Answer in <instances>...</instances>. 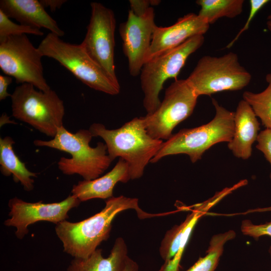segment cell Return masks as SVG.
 Returning <instances> with one entry per match:
<instances>
[{
    "label": "cell",
    "mask_w": 271,
    "mask_h": 271,
    "mask_svg": "<svg viewBox=\"0 0 271 271\" xmlns=\"http://www.w3.org/2000/svg\"><path fill=\"white\" fill-rule=\"evenodd\" d=\"M91 17L80 44L88 55L115 83H119L114 65L116 20L112 10L101 4H90Z\"/></svg>",
    "instance_id": "cell-11"
},
{
    "label": "cell",
    "mask_w": 271,
    "mask_h": 271,
    "mask_svg": "<svg viewBox=\"0 0 271 271\" xmlns=\"http://www.w3.org/2000/svg\"><path fill=\"white\" fill-rule=\"evenodd\" d=\"M243 0H198L196 3L200 7L198 15L209 25L219 19L234 18L242 12Z\"/></svg>",
    "instance_id": "cell-21"
},
{
    "label": "cell",
    "mask_w": 271,
    "mask_h": 271,
    "mask_svg": "<svg viewBox=\"0 0 271 271\" xmlns=\"http://www.w3.org/2000/svg\"><path fill=\"white\" fill-rule=\"evenodd\" d=\"M129 2L130 10L138 16L144 15L151 7L148 0H130Z\"/></svg>",
    "instance_id": "cell-28"
},
{
    "label": "cell",
    "mask_w": 271,
    "mask_h": 271,
    "mask_svg": "<svg viewBox=\"0 0 271 271\" xmlns=\"http://www.w3.org/2000/svg\"><path fill=\"white\" fill-rule=\"evenodd\" d=\"M267 20H271V14L269 15L267 18Z\"/></svg>",
    "instance_id": "cell-36"
},
{
    "label": "cell",
    "mask_w": 271,
    "mask_h": 271,
    "mask_svg": "<svg viewBox=\"0 0 271 271\" xmlns=\"http://www.w3.org/2000/svg\"><path fill=\"white\" fill-rule=\"evenodd\" d=\"M26 34L43 36L44 33L40 29L13 22L0 10V40L10 36Z\"/></svg>",
    "instance_id": "cell-24"
},
{
    "label": "cell",
    "mask_w": 271,
    "mask_h": 271,
    "mask_svg": "<svg viewBox=\"0 0 271 271\" xmlns=\"http://www.w3.org/2000/svg\"><path fill=\"white\" fill-rule=\"evenodd\" d=\"M0 10L9 18L16 19L20 24L40 29L44 28L59 37L64 32L37 0H1Z\"/></svg>",
    "instance_id": "cell-17"
},
{
    "label": "cell",
    "mask_w": 271,
    "mask_h": 271,
    "mask_svg": "<svg viewBox=\"0 0 271 271\" xmlns=\"http://www.w3.org/2000/svg\"><path fill=\"white\" fill-rule=\"evenodd\" d=\"M266 26L268 30L271 32V20H268L267 21Z\"/></svg>",
    "instance_id": "cell-34"
},
{
    "label": "cell",
    "mask_w": 271,
    "mask_h": 271,
    "mask_svg": "<svg viewBox=\"0 0 271 271\" xmlns=\"http://www.w3.org/2000/svg\"><path fill=\"white\" fill-rule=\"evenodd\" d=\"M268 253H269L270 258V259H271V245L269 246V247L268 248Z\"/></svg>",
    "instance_id": "cell-35"
},
{
    "label": "cell",
    "mask_w": 271,
    "mask_h": 271,
    "mask_svg": "<svg viewBox=\"0 0 271 271\" xmlns=\"http://www.w3.org/2000/svg\"><path fill=\"white\" fill-rule=\"evenodd\" d=\"M235 237L236 233L233 230L212 236L205 255L200 257L185 271H215L223 253L224 245Z\"/></svg>",
    "instance_id": "cell-22"
},
{
    "label": "cell",
    "mask_w": 271,
    "mask_h": 271,
    "mask_svg": "<svg viewBox=\"0 0 271 271\" xmlns=\"http://www.w3.org/2000/svg\"><path fill=\"white\" fill-rule=\"evenodd\" d=\"M268 211H271V206L263 208L251 209L246 211L244 213L246 214L255 212H265Z\"/></svg>",
    "instance_id": "cell-32"
},
{
    "label": "cell",
    "mask_w": 271,
    "mask_h": 271,
    "mask_svg": "<svg viewBox=\"0 0 271 271\" xmlns=\"http://www.w3.org/2000/svg\"><path fill=\"white\" fill-rule=\"evenodd\" d=\"M89 130L93 137H99L104 140L112 161L119 157L126 162L131 180L143 176L146 166L163 143V140L153 139L148 134L143 117L133 118L114 129L93 123Z\"/></svg>",
    "instance_id": "cell-2"
},
{
    "label": "cell",
    "mask_w": 271,
    "mask_h": 271,
    "mask_svg": "<svg viewBox=\"0 0 271 271\" xmlns=\"http://www.w3.org/2000/svg\"><path fill=\"white\" fill-rule=\"evenodd\" d=\"M12 77L8 75H0V100L11 96L8 92V86L12 82Z\"/></svg>",
    "instance_id": "cell-29"
},
{
    "label": "cell",
    "mask_w": 271,
    "mask_h": 271,
    "mask_svg": "<svg viewBox=\"0 0 271 271\" xmlns=\"http://www.w3.org/2000/svg\"><path fill=\"white\" fill-rule=\"evenodd\" d=\"M198 97L186 79L175 80L157 109L143 117L148 134L155 139L169 140L174 128L192 114Z\"/></svg>",
    "instance_id": "cell-9"
},
{
    "label": "cell",
    "mask_w": 271,
    "mask_h": 271,
    "mask_svg": "<svg viewBox=\"0 0 271 271\" xmlns=\"http://www.w3.org/2000/svg\"><path fill=\"white\" fill-rule=\"evenodd\" d=\"M234 122V134L228 148L236 157L247 160L251 156L252 146L257 140L260 124L251 106L243 99L238 104Z\"/></svg>",
    "instance_id": "cell-16"
},
{
    "label": "cell",
    "mask_w": 271,
    "mask_h": 271,
    "mask_svg": "<svg viewBox=\"0 0 271 271\" xmlns=\"http://www.w3.org/2000/svg\"><path fill=\"white\" fill-rule=\"evenodd\" d=\"M130 180L128 166L121 158L112 169L104 175L92 180H83L74 185L72 195L81 202L94 198L108 199L113 197V190L118 182Z\"/></svg>",
    "instance_id": "cell-18"
},
{
    "label": "cell",
    "mask_w": 271,
    "mask_h": 271,
    "mask_svg": "<svg viewBox=\"0 0 271 271\" xmlns=\"http://www.w3.org/2000/svg\"><path fill=\"white\" fill-rule=\"evenodd\" d=\"M268 85L259 93L244 91L243 99L252 108L256 116L260 118L266 128L271 129V73L266 75Z\"/></svg>",
    "instance_id": "cell-23"
},
{
    "label": "cell",
    "mask_w": 271,
    "mask_h": 271,
    "mask_svg": "<svg viewBox=\"0 0 271 271\" xmlns=\"http://www.w3.org/2000/svg\"><path fill=\"white\" fill-rule=\"evenodd\" d=\"M209 25L198 14L191 13L179 18L170 26H156L144 63L161 53L178 47L193 36L204 35L208 30Z\"/></svg>",
    "instance_id": "cell-15"
},
{
    "label": "cell",
    "mask_w": 271,
    "mask_h": 271,
    "mask_svg": "<svg viewBox=\"0 0 271 271\" xmlns=\"http://www.w3.org/2000/svg\"><path fill=\"white\" fill-rule=\"evenodd\" d=\"M39 1L44 8H49L52 12L60 9L67 2L66 0H41Z\"/></svg>",
    "instance_id": "cell-30"
},
{
    "label": "cell",
    "mask_w": 271,
    "mask_h": 271,
    "mask_svg": "<svg viewBox=\"0 0 271 271\" xmlns=\"http://www.w3.org/2000/svg\"><path fill=\"white\" fill-rule=\"evenodd\" d=\"M13 116L52 138L63 126L65 108L56 92L36 90L31 84L17 86L11 96Z\"/></svg>",
    "instance_id": "cell-5"
},
{
    "label": "cell",
    "mask_w": 271,
    "mask_h": 271,
    "mask_svg": "<svg viewBox=\"0 0 271 271\" xmlns=\"http://www.w3.org/2000/svg\"><path fill=\"white\" fill-rule=\"evenodd\" d=\"M14 140L9 136L0 138V170L5 176L12 175L16 183L20 182L25 190L31 191L34 188V180L37 173L30 171L13 148Z\"/></svg>",
    "instance_id": "cell-20"
},
{
    "label": "cell",
    "mask_w": 271,
    "mask_h": 271,
    "mask_svg": "<svg viewBox=\"0 0 271 271\" xmlns=\"http://www.w3.org/2000/svg\"><path fill=\"white\" fill-rule=\"evenodd\" d=\"M240 230L243 234L251 237L256 240L263 236L271 237V221L255 224L250 220L245 219L241 222Z\"/></svg>",
    "instance_id": "cell-25"
},
{
    "label": "cell",
    "mask_w": 271,
    "mask_h": 271,
    "mask_svg": "<svg viewBox=\"0 0 271 271\" xmlns=\"http://www.w3.org/2000/svg\"><path fill=\"white\" fill-rule=\"evenodd\" d=\"M123 271H139V266L136 261L128 257Z\"/></svg>",
    "instance_id": "cell-31"
},
{
    "label": "cell",
    "mask_w": 271,
    "mask_h": 271,
    "mask_svg": "<svg viewBox=\"0 0 271 271\" xmlns=\"http://www.w3.org/2000/svg\"><path fill=\"white\" fill-rule=\"evenodd\" d=\"M38 49L43 56L57 60L90 88L111 95L119 93V83L113 81L80 44L65 42L50 32L41 41Z\"/></svg>",
    "instance_id": "cell-6"
},
{
    "label": "cell",
    "mask_w": 271,
    "mask_h": 271,
    "mask_svg": "<svg viewBox=\"0 0 271 271\" xmlns=\"http://www.w3.org/2000/svg\"><path fill=\"white\" fill-rule=\"evenodd\" d=\"M92 137L89 129H81L73 133L62 126L52 139L36 140L34 144L70 154V158H60L58 169L65 175L78 174L84 180H92L99 177L112 162L105 143L98 142L94 148L89 146Z\"/></svg>",
    "instance_id": "cell-3"
},
{
    "label": "cell",
    "mask_w": 271,
    "mask_h": 271,
    "mask_svg": "<svg viewBox=\"0 0 271 271\" xmlns=\"http://www.w3.org/2000/svg\"><path fill=\"white\" fill-rule=\"evenodd\" d=\"M251 79L250 73L232 52L220 57H201L186 79L198 96L239 90L248 85Z\"/></svg>",
    "instance_id": "cell-8"
},
{
    "label": "cell",
    "mask_w": 271,
    "mask_h": 271,
    "mask_svg": "<svg viewBox=\"0 0 271 271\" xmlns=\"http://www.w3.org/2000/svg\"><path fill=\"white\" fill-rule=\"evenodd\" d=\"M127 245L122 237L115 240L110 253L104 257L97 248L86 258H75L67 271H123L128 256Z\"/></svg>",
    "instance_id": "cell-19"
},
{
    "label": "cell",
    "mask_w": 271,
    "mask_h": 271,
    "mask_svg": "<svg viewBox=\"0 0 271 271\" xmlns=\"http://www.w3.org/2000/svg\"><path fill=\"white\" fill-rule=\"evenodd\" d=\"M156 26L154 10L152 7L141 16L136 15L129 10L126 21L120 24L119 32L123 52L128 60L129 73L132 76L141 73Z\"/></svg>",
    "instance_id": "cell-13"
},
{
    "label": "cell",
    "mask_w": 271,
    "mask_h": 271,
    "mask_svg": "<svg viewBox=\"0 0 271 271\" xmlns=\"http://www.w3.org/2000/svg\"><path fill=\"white\" fill-rule=\"evenodd\" d=\"M212 102L215 114L210 122L198 127L182 129L173 134L163 142L150 163H156L166 156L184 154L194 163L214 145L230 142L234 131V112L219 105L214 98Z\"/></svg>",
    "instance_id": "cell-4"
},
{
    "label": "cell",
    "mask_w": 271,
    "mask_h": 271,
    "mask_svg": "<svg viewBox=\"0 0 271 271\" xmlns=\"http://www.w3.org/2000/svg\"><path fill=\"white\" fill-rule=\"evenodd\" d=\"M150 5L152 7V6H156L159 5V4L161 3V1L159 0H150Z\"/></svg>",
    "instance_id": "cell-33"
},
{
    "label": "cell",
    "mask_w": 271,
    "mask_h": 271,
    "mask_svg": "<svg viewBox=\"0 0 271 271\" xmlns=\"http://www.w3.org/2000/svg\"><path fill=\"white\" fill-rule=\"evenodd\" d=\"M269 1L268 0H250V11L248 17L243 27L240 30L234 38L226 46V48H231L235 42L239 39L243 33L247 30L249 28L250 24L255 16L257 14L265 5H266Z\"/></svg>",
    "instance_id": "cell-26"
},
{
    "label": "cell",
    "mask_w": 271,
    "mask_h": 271,
    "mask_svg": "<svg viewBox=\"0 0 271 271\" xmlns=\"http://www.w3.org/2000/svg\"><path fill=\"white\" fill-rule=\"evenodd\" d=\"M256 149L261 151L271 166V129L265 128L261 131L257 138ZM271 181V172L269 175Z\"/></svg>",
    "instance_id": "cell-27"
},
{
    "label": "cell",
    "mask_w": 271,
    "mask_h": 271,
    "mask_svg": "<svg viewBox=\"0 0 271 271\" xmlns=\"http://www.w3.org/2000/svg\"><path fill=\"white\" fill-rule=\"evenodd\" d=\"M127 209L135 210L140 219L156 216L143 211L137 198L113 196L106 200L101 211L85 220L77 222L65 220L56 224V233L63 243L64 251L75 258L88 257L109 238L115 216Z\"/></svg>",
    "instance_id": "cell-1"
},
{
    "label": "cell",
    "mask_w": 271,
    "mask_h": 271,
    "mask_svg": "<svg viewBox=\"0 0 271 271\" xmlns=\"http://www.w3.org/2000/svg\"><path fill=\"white\" fill-rule=\"evenodd\" d=\"M213 206L210 200L194 205L183 222L166 232L159 248L160 254L165 262L158 271H180L181 259L195 226Z\"/></svg>",
    "instance_id": "cell-14"
},
{
    "label": "cell",
    "mask_w": 271,
    "mask_h": 271,
    "mask_svg": "<svg viewBox=\"0 0 271 271\" xmlns=\"http://www.w3.org/2000/svg\"><path fill=\"white\" fill-rule=\"evenodd\" d=\"M43 57L26 34L0 40V68L17 83L32 84L39 90L51 89L44 76Z\"/></svg>",
    "instance_id": "cell-10"
},
{
    "label": "cell",
    "mask_w": 271,
    "mask_h": 271,
    "mask_svg": "<svg viewBox=\"0 0 271 271\" xmlns=\"http://www.w3.org/2000/svg\"><path fill=\"white\" fill-rule=\"evenodd\" d=\"M204 42V35H196L144 63L140 73V80L144 94L143 105L147 114L154 112L160 104L159 95L165 81L171 78L177 79L188 57Z\"/></svg>",
    "instance_id": "cell-7"
},
{
    "label": "cell",
    "mask_w": 271,
    "mask_h": 271,
    "mask_svg": "<svg viewBox=\"0 0 271 271\" xmlns=\"http://www.w3.org/2000/svg\"><path fill=\"white\" fill-rule=\"evenodd\" d=\"M80 202L72 195L62 201L51 203H44L42 201L30 203L14 197L9 201L10 218L5 221L4 224L15 227L16 236L22 239L28 233L30 225L42 221L57 224L66 220L68 212Z\"/></svg>",
    "instance_id": "cell-12"
}]
</instances>
